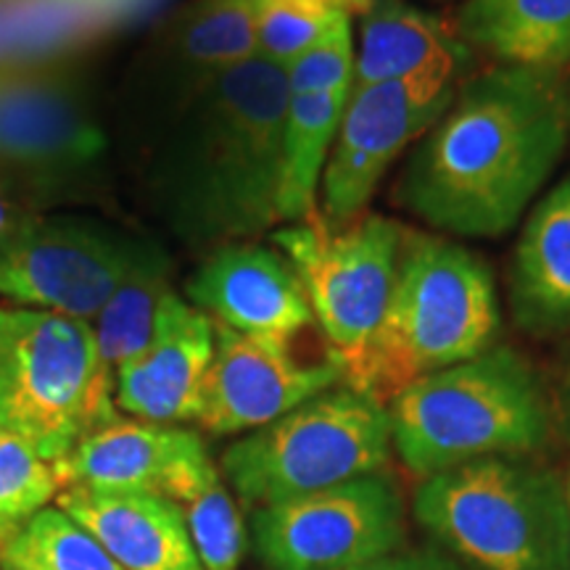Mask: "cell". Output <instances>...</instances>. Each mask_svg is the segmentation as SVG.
<instances>
[{
	"label": "cell",
	"instance_id": "12",
	"mask_svg": "<svg viewBox=\"0 0 570 570\" xmlns=\"http://www.w3.org/2000/svg\"><path fill=\"white\" fill-rule=\"evenodd\" d=\"M104 148L101 127L61 69H0V169L61 188L82 180Z\"/></svg>",
	"mask_w": 570,
	"mask_h": 570
},
{
	"label": "cell",
	"instance_id": "32",
	"mask_svg": "<svg viewBox=\"0 0 570 570\" xmlns=\"http://www.w3.org/2000/svg\"><path fill=\"white\" fill-rule=\"evenodd\" d=\"M560 410H562V423H566V431H568V439H570V370L566 375V383H562Z\"/></svg>",
	"mask_w": 570,
	"mask_h": 570
},
{
	"label": "cell",
	"instance_id": "8",
	"mask_svg": "<svg viewBox=\"0 0 570 570\" xmlns=\"http://www.w3.org/2000/svg\"><path fill=\"white\" fill-rule=\"evenodd\" d=\"M402 238L404 227L381 214L327 223L320 209L304 223L273 233L275 246L304 285L344 383L362 365L386 315Z\"/></svg>",
	"mask_w": 570,
	"mask_h": 570
},
{
	"label": "cell",
	"instance_id": "3",
	"mask_svg": "<svg viewBox=\"0 0 570 570\" xmlns=\"http://www.w3.org/2000/svg\"><path fill=\"white\" fill-rule=\"evenodd\" d=\"M494 273L473 248L404 230L391 298L370 348L344 386L383 407L420 377L497 346Z\"/></svg>",
	"mask_w": 570,
	"mask_h": 570
},
{
	"label": "cell",
	"instance_id": "25",
	"mask_svg": "<svg viewBox=\"0 0 570 570\" xmlns=\"http://www.w3.org/2000/svg\"><path fill=\"white\" fill-rule=\"evenodd\" d=\"M167 275L169 265H161L130 277L98 312V327L92 331H96L106 367L114 375L151 341L156 312H159L161 298L169 294Z\"/></svg>",
	"mask_w": 570,
	"mask_h": 570
},
{
	"label": "cell",
	"instance_id": "22",
	"mask_svg": "<svg viewBox=\"0 0 570 570\" xmlns=\"http://www.w3.org/2000/svg\"><path fill=\"white\" fill-rule=\"evenodd\" d=\"M167 499L183 510L204 568L238 570L248 550L246 523L206 449L180 468Z\"/></svg>",
	"mask_w": 570,
	"mask_h": 570
},
{
	"label": "cell",
	"instance_id": "24",
	"mask_svg": "<svg viewBox=\"0 0 570 570\" xmlns=\"http://www.w3.org/2000/svg\"><path fill=\"white\" fill-rule=\"evenodd\" d=\"M0 570H125L61 508H46L0 550Z\"/></svg>",
	"mask_w": 570,
	"mask_h": 570
},
{
	"label": "cell",
	"instance_id": "11",
	"mask_svg": "<svg viewBox=\"0 0 570 570\" xmlns=\"http://www.w3.org/2000/svg\"><path fill=\"white\" fill-rule=\"evenodd\" d=\"M458 88L423 80L352 88L323 173L320 214L327 223H348L367 214L391 164L431 130Z\"/></svg>",
	"mask_w": 570,
	"mask_h": 570
},
{
	"label": "cell",
	"instance_id": "27",
	"mask_svg": "<svg viewBox=\"0 0 570 570\" xmlns=\"http://www.w3.org/2000/svg\"><path fill=\"white\" fill-rule=\"evenodd\" d=\"M352 13V0H256V48L288 67Z\"/></svg>",
	"mask_w": 570,
	"mask_h": 570
},
{
	"label": "cell",
	"instance_id": "15",
	"mask_svg": "<svg viewBox=\"0 0 570 570\" xmlns=\"http://www.w3.org/2000/svg\"><path fill=\"white\" fill-rule=\"evenodd\" d=\"M212 356V317L169 291L156 312L151 341L114 375V404L146 423H196Z\"/></svg>",
	"mask_w": 570,
	"mask_h": 570
},
{
	"label": "cell",
	"instance_id": "29",
	"mask_svg": "<svg viewBox=\"0 0 570 570\" xmlns=\"http://www.w3.org/2000/svg\"><path fill=\"white\" fill-rule=\"evenodd\" d=\"M88 9L96 13L98 21L106 27V32L122 30L127 24L142 21L148 13H154L164 0H82Z\"/></svg>",
	"mask_w": 570,
	"mask_h": 570
},
{
	"label": "cell",
	"instance_id": "21",
	"mask_svg": "<svg viewBox=\"0 0 570 570\" xmlns=\"http://www.w3.org/2000/svg\"><path fill=\"white\" fill-rule=\"evenodd\" d=\"M348 92L352 90L288 98L281 196H277L281 223H304L317 212V188L323 185L325 164L344 117Z\"/></svg>",
	"mask_w": 570,
	"mask_h": 570
},
{
	"label": "cell",
	"instance_id": "20",
	"mask_svg": "<svg viewBox=\"0 0 570 570\" xmlns=\"http://www.w3.org/2000/svg\"><path fill=\"white\" fill-rule=\"evenodd\" d=\"M458 38L491 67H570V0H462L446 17Z\"/></svg>",
	"mask_w": 570,
	"mask_h": 570
},
{
	"label": "cell",
	"instance_id": "31",
	"mask_svg": "<svg viewBox=\"0 0 570 570\" xmlns=\"http://www.w3.org/2000/svg\"><path fill=\"white\" fill-rule=\"evenodd\" d=\"M38 217L30 204H24L21 198L11 194V188L0 180V240L9 238L24 225H30Z\"/></svg>",
	"mask_w": 570,
	"mask_h": 570
},
{
	"label": "cell",
	"instance_id": "2",
	"mask_svg": "<svg viewBox=\"0 0 570 570\" xmlns=\"http://www.w3.org/2000/svg\"><path fill=\"white\" fill-rule=\"evenodd\" d=\"M185 98L151 164L156 209L194 246L244 244L281 223L288 75L254 56Z\"/></svg>",
	"mask_w": 570,
	"mask_h": 570
},
{
	"label": "cell",
	"instance_id": "17",
	"mask_svg": "<svg viewBox=\"0 0 570 570\" xmlns=\"http://www.w3.org/2000/svg\"><path fill=\"white\" fill-rule=\"evenodd\" d=\"M473 61L449 19L407 0H373L362 13L354 88L396 80L460 85Z\"/></svg>",
	"mask_w": 570,
	"mask_h": 570
},
{
	"label": "cell",
	"instance_id": "33",
	"mask_svg": "<svg viewBox=\"0 0 570 570\" xmlns=\"http://www.w3.org/2000/svg\"><path fill=\"white\" fill-rule=\"evenodd\" d=\"M0 69H11V63H9V53H6L3 32H0Z\"/></svg>",
	"mask_w": 570,
	"mask_h": 570
},
{
	"label": "cell",
	"instance_id": "28",
	"mask_svg": "<svg viewBox=\"0 0 570 570\" xmlns=\"http://www.w3.org/2000/svg\"><path fill=\"white\" fill-rule=\"evenodd\" d=\"M356 51L352 38V19L338 21L325 38L306 48L285 67L291 96H317L354 88Z\"/></svg>",
	"mask_w": 570,
	"mask_h": 570
},
{
	"label": "cell",
	"instance_id": "13",
	"mask_svg": "<svg viewBox=\"0 0 570 570\" xmlns=\"http://www.w3.org/2000/svg\"><path fill=\"white\" fill-rule=\"evenodd\" d=\"M341 383L344 373L333 356L302 362L291 352V341L252 336L214 323V356L196 423L212 436L256 431Z\"/></svg>",
	"mask_w": 570,
	"mask_h": 570
},
{
	"label": "cell",
	"instance_id": "18",
	"mask_svg": "<svg viewBox=\"0 0 570 570\" xmlns=\"http://www.w3.org/2000/svg\"><path fill=\"white\" fill-rule=\"evenodd\" d=\"M204 449V439L188 428L117 420L82 439L56 462V470L63 489L148 491L167 497L180 468Z\"/></svg>",
	"mask_w": 570,
	"mask_h": 570
},
{
	"label": "cell",
	"instance_id": "34",
	"mask_svg": "<svg viewBox=\"0 0 570 570\" xmlns=\"http://www.w3.org/2000/svg\"><path fill=\"white\" fill-rule=\"evenodd\" d=\"M568 130H570V88H568Z\"/></svg>",
	"mask_w": 570,
	"mask_h": 570
},
{
	"label": "cell",
	"instance_id": "4",
	"mask_svg": "<svg viewBox=\"0 0 570 570\" xmlns=\"http://www.w3.org/2000/svg\"><path fill=\"white\" fill-rule=\"evenodd\" d=\"M391 446L420 481L547 444L552 410L529 362L510 346L420 377L389 402Z\"/></svg>",
	"mask_w": 570,
	"mask_h": 570
},
{
	"label": "cell",
	"instance_id": "1",
	"mask_svg": "<svg viewBox=\"0 0 570 570\" xmlns=\"http://www.w3.org/2000/svg\"><path fill=\"white\" fill-rule=\"evenodd\" d=\"M570 146L562 71L489 67L462 80L399 173L394 202L458 238L520 223Z\"/></svg>",
	"mask_w": 570,
	"mask_h": 570
},
{
	"label": "cell",
	"instance_id": "5",
	"mask_svg": "<svg viewBox=\"0 0 570 570\" xmlns=\"http://www.w3.org/2000/svg\"><path fill=\"white\" fill-rule=\"evenodd\" d=\"M412 515L465 570H570V502L554 470L487 458L420 481Z\"/></svg>",
	"mask_w": 570,
	"mask_h": 570
},
{
	"label": "cell",
	"instance_id": "14",
	"mask_svg": "<svg viewBox=\"0 0 570 570\" xmlns=\"http://www.w3.org/2000/svg\"><path fill=\"white\" fill-rule=\"evenodd\" d=\"M185 291L196 309L238 333L294 341L315 325L296 269L281 252L265 246L214 248Z\"/></svg>",
	"mask_w": 570,
	"mask_h": 570
},
{
	"label": "cell",
	"instance_id": "19",
	"mask_svg": "<svg viewBox=\"0 0 570 570\" xmlns=\"http://www.w3.org/2000/svg\"><path fill=\"white\" fill-rule=\"evenodd\" d=\"M512 320L533 336L570 327V175L533 206L508 275Z\"/></svg>",
	"mask_w": 570,
	"mask_h": 570
},
{
	"label": "cell",
	"instance_id": "23",
	"mask_svg": "<svg viewBox=\"0 0 570 570\" xmlns=\"http://www.w3.org/2000/svg\"><path fill=\"white\" fill-rule=\"evenodd\" d=\"M173 53L188 67V88L254 56L256 0H194L169 24Z\"/></svg>",
	"mask_w": 570,
	"mask_h": 570
},
{
	"label": "cell",
	"instance_id": "6",
	"mask_svg": "<svg viewBox=\"0 0 570 570\" xmlns=\"http://www.w3.org/2000/svg\"><path fill=\"white\" fill-rule=\"evenodd\" d=\"M117 420L114 373L88 320L0 309V431L59 462Z\"/></svg>",
	"mask_w": 570,
	"mask_h": 570
},
{
	"label": "cell",
	"instance_id": "26",
	"mask_svg": "<svg viewBox=\"0 0 570 570\" xmlns=\"http://www.w3.org/2000/svg\"><path fill=\"white\" fill-rule=\"evenodd\" d=\"M56 462L42 460L24 439L0 431V550L61 494Z\"/></svg>",
	"mask_w": 570,
	"mask_h": 570
},
{
	"label": "cell",
	"instance_id": "30",
	"mask_svg": "<svg viewBox=\"0 0 570 570\" xmlns=\"http://www.w3.org/2000/svg\"><path fill=\"white\" fill-rule=\"evenodd\" d=\"M354 570H465V568L441 550H417V552L399 550Z\"/></svg>",
	"mask_w": 570,
	"mask_h": 570
},
{
	"label": "cell",
	"instance_id": "10",
	"mask_svg": "<svg viewBox=\"0 0 570 570\" xmlns=\"http://www.w3.org/2000/svg\"><path fill=\"white\" fill-rule=\"evenodd\" d=\"M265 570H354L399 552L404 497L386 470L248 512Z\"/></svg>",
	"mask_w": 570,
	"mask_h": 570
},
{
	"label": "cell",
	"instance_id": "16",
	"mask_svg": "<svg viewBox=\"0 0 570 570\" xmlns=\"http://www.w3.org/2000/svg\"><path fill=\"white\" fill-rule=\"evenodd\" d=\"M56 502L125 570H206L173 499L148 491L67 487Z\"/></svg>",
	"mask_w": 570,
	"mask_h": 570
},
{
	"label": "cell",
	"instance_id": "35",
	"mask_svg": "<svg viewBox=\"0 0 570 570\" xmlns=\"http://www.w3.org/2000/svg\"><path fill=\"white\" fill-rule=\"evenodd\" d=\"M568 502H570V479H568Z\"/></svg>",
	"mask_w": 570,
	"mask_h": 570
},
{
	"label": "cell",
	"instance_id": "7",
	"mask_svg": "<svg viewBox=\"0 0 570 570\" xmlns=\"http://www.w3.org/2000/svg\"><path fill=\"white\" fill-rule=\"evenodd\" d=\"M391 449L389 410L341 383L233 441L223 475L254 512L377 473Z\"/></svg>",
	"mask_w": 570,
	"mask_h": 570
},
{
	"label": "cell",
	"instance_id": "9",
	"mask_svg": "<svg viewBox=\"0 0 570 570\" xmlns=\"http://www.w3.org/2000/svg\"><path fill=\"white\" fill-rule=\"evenodd\" d=\"M169 265L156 244L80 217H35L0 240V296L96 317L130 277Z\"/></svg>",
	"mask_w": 570,
	"mask_h": 570
}]
</instances>
